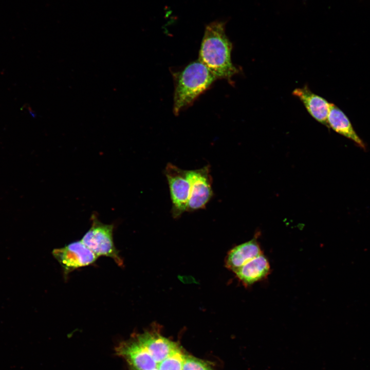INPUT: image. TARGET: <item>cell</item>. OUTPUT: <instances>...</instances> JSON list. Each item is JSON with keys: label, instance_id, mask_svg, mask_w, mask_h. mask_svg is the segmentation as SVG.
<instances>
[{"label": "cell", "instance_id": "8992f818", "mask_svg": "<svg viewBox=\"0 0 370 370\" xmlns=\"http://www.w3.org/2000/svg\"><path fill=\"white\" fill-rule=\"evenodd\" d=\"M54 257L67 275L75 269L94 263L98 257L81 241H77L52 251Z\"/></svg>", "mask_w": 370, "mask_h": 370}, {"label": "cell", "instance_id": "52a82bcc", "mask_svg": "<svg viewBox=\"0 0 370 370\" xmlns=\"http://www.w3.org/2000/svg\"><path fill=\"white\" fill-rule=\"evenodd\" d=\"M116 353L126 360L132 370H152L157 368L156 362L135 337L121 343L116 348Z\"/></svg>", "mask_w": 370, "mask_h": 370}, {"label": "cell", "instance_id": "277c9868", "mask_svg": "<svg viewBox=\"0 0 370 370\" xmlns=\"http://www.w3.org/2000/svg\"><path fill=\"white\" fill-rule=\"evenodd\" d=\"M164 174L170 190L172 216L173 218H179L187 211L190 196V184L188 170L169 163L165 166Z\"/></svg>", "mask_w": 370, "mask_h": 370}, {"label": "cell", "instance_id": "4fadbf2b", "mask_svg": "<svg viewBox=\"0 0 370 370\" xmlns=\"http://www.w3.org/2000/svg\"><path fill=\"white\" fill-rule=\"evenodd\" d=\"M184 356L179 349L158 363L157 368L158 370H182Z\"/></svg>", "mask_w": 370, "mask_h": 370}, {"label": "cell", "instance_id": "8fae6325", "mask_svg": "<svg viewBox=\"0 0 370 370\" xmlns=\"http://www.w3.org/2000/svg\"><path fill=\"white\" fill-rule=\"evenodd\" d=\"M270 272L269 261L263 254L252 260L234 272L238 279L246 286L266 279Z\"/></svg>", "mask_w": 370, "mask_h": 370}, {"label": "cell", "instance_id": "3957f363", "mask_svg": "<svg viewBox=\"0 0 370 370\" xmlns=\"http://www.w3.org/2000/svg\"><path fill=\"white\" fill-rule=\"evenodd\" d=\"M91 226L81 240L98 257H111L120 266L123 260L119 255L113 241V224H104L98 219L96 214L91 216Z\"/></svg>", "mask_w": 370, "mask_h": 370}, {"label": "cell", "instance_id": "9a60e30c", "mask_svg": "<svg viewBox=\"0 0 370 370\" xmlns=\"http://www.w3.org/2000/svg\"><path fill=\"white\" fill-rule=\"evenodd\" d=\"M152 370H158V369L157 368H154V369H152Z\"/></svg>", "mask_w": 370, "mask_h": 370}, {"label": "cell", "instance_id": "30bf717a", "mask_svg": "<svg viewBox=\"0 0 370 370\" xmlns=\"http://www.w3.org/2000/svg\"><path fill=\"white\" fill-rule=\"evenodd\" d=\"M263 254L256 238L237 245L228 252L226 266L233 272L248 262Z\"/></svg>", "mask_w": 370, "mask_h": 370}, {"label": "cell", "instance_id": "7a4b0ae2", "mask_svg": "<svg viewBox=\"0 0 370 370\" xmlns=\"http://www.w3.org/2000/svg\"><path fill=\"white\" fill-rule=\"evenodd\" d=\"M173 76L175 82L173 112L176 115L192 104L216 79L199 60L190 63Z\"/></svg>", "mask_w": 370, "mask_h": 370}, {"label": "cell", "instance_id": "ba28073f", "mask_svg": "<svg viewBox=\"0 0 370 370\" xmlns=\"http://www.w3.org/2000/svg\"><path fill=\"white\" fill-rule=\"evenodd\" d=\"M135 338L157 363L180 349L176 342L156 332H145Z\"/></svg>", "mask_w": 370, "mask_h": 370}, {"label": "cell", "instance_id": "5bb4252c", "mask_svg": "<svg viewBox=\"0 0 370 370\" xmlns=\"http://www.w3.org/2000/svg\"><path fill=\"white\" fill-rule=\"evenodd\" d=\"M182 370H212L205 362L191 356L185 355Z\"/></svg>", "mask_w": 370, "mask_h": 370}, {"label": "cell", "instance_id": "6da1fadb", "mask_svg": "<svg viewBox=\"0 0 370 370\" xmlns=\"http://www.w3.org/2000/svg\"><path fill=\"white\" fill-rule=\"evenodd\" d=\"M225 22L216 21L205 28L199 60L216 78L230 80L238 69L231 61L232 44L225 32Z\"/></svg>", "mask_w": 370, "mask_h": 370}, {"label": "cell", "instance_id": "9c48e42d", "mask_svg": "<svg viewBox=\"0 0 370 370\" xmlns=\"http://www.w3.org/2000/svg\"><path fill=\"white\" fill-rule=\"evenodd\" d=\"M292 94L301 100L307 112L315 120L328 127L327 117L330 103L312 92L306 86L295 88Z\"/></svg>", "mask_w": 370, "mask_h": 370}, {"label": "cell", "instance_id": "5b68a950", "mask_svg": "<svg viewBox=\"0 0 370 370\" xmlns=\"http://www.w3.org/2000/svg\"><path fill=\"white\" fill-rule=\"evenodd\" d=\"M188 177L190 192L187 211L193 212L205 209L213 196L212 179L209 165L188 170Z\"/></svg>", "mask_w": 370, "mask_h": 370}, {"label": "cell", "instance_id": "7c38bea8", "mask_svg": "<svg viewBox=\"0 0 370 370\" xmlns=\"http://www.w3.org/2000/svg\"><path fill=\"white\" fill-rule=\"evenodd\" d=\"M328 127L358 144L362 147L364 144L353 128L348 118L337 106L330 103L327 117Z\"/></svg>", "mask_w": 370, "mask_h": 370}]
</instances>
